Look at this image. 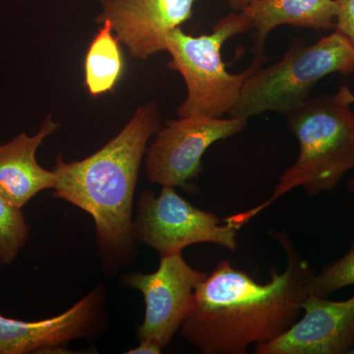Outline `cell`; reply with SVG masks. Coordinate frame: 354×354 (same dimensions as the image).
<instances>
[{
  "label": "cell",
  "mask_w": 354,
  "mask_h": 354,
  "mask_svg": "<svg viewBox=\"0 0 354 354\" xmlns=\"http://www.w3.org/2000/svg\"><path fill=\"white\" fill-rule=\"evenodd\" d=\"M272 236L286 254L285 272L274 266L270 281L259 283L223 260L198 286L181 334L202 353L245 354L251 344L277 339L299 318L316 272L286 232Z\"/></svg>",
  "instance_id": "1"
},
{
  "label": "cell",
  "mask_w": 354,
  "mask_h": 354,
  "mask_svg": "<svg viewBox=\"0 0 354 354\" xmlns=\"http://www.w3.org/2000/svg\"><path fill=\"white\" fill-rule=\"evenodd\" d=\"M160 129L157 104H147L101 150L77 162L58 157L53 169V196L92 216L100 255L109 271L134 256L133 198L147 144Z\"/></svg>",
  "instance_id": "2"
},
{
  "label": "cell",
  "mask_w": 354,
  "mask_h": 354,
  "mask_svg": "<svg viewBox=\"0 0 354 354\" xmlns=\"http://www.w3.org/2000/svg\"><path fill=\"white\" fill-rule=\"evenodd\" d=\"M354 95L348 86L334 95L309 97L288 115V127L299 144L297 160L279 177L272 196L256 208L230 216L243 227L247 221L290 191L302 187L316 196L337 187L354 169Z\"/></svg>",
  "instance_id": "3"
},
{
  "label": "cell",
  "mask_w": 354,
  "mask_h": 354,
  "mask_svg": "<svg viewBox=\"0 0 354 354\" xmlns=\"http://www.w3.org/2000/svg\"><path fill=\"white\" fill-rule=\"evenodd\" d=\"M250 29V23L241 11L221 18L209 35L190 36L180 27L169 32L167 51L171 60L167 66L181 74L187 87V95L177 109L179 118H221L230 113L241 97L244 83L264 64L266 57L258 53L245 71L232 74L223 62L221 48L227 39Z\"/></svg>",
  "instance_id": "4"
},
{
  "label": "cell",
  "mask_w": 354,
  "mask_h": 354,
  "mask_svg": "<svg viewBox=\"0 0 354 354\" xmlns=\"http://www.w3.org/2000/svg\"><path fill=\"white\" fill-rule=\"evenodd\" d=\"M354 72V46L335 31L311 46H293L279 62L262 66L247 79L230 118L276 111L288 115L310 97L319 81L330 74Z\"/></svg>",
  "instance_id": "5"
},
{
  "label": "cell",
  "mask_w": 354,
  "mask_h": 354,
  "mask_svg": "<svg viewBox=\"0 0 354 354\" xmlns=\"http://www.w3.org/2000/svg\"><path fill=\"white\" fill-rule=\"evenodd\" d=\"M241 228L234 221L221 220L215 214L193 206L171 186H162L158 196L148 190L140 195L133 237L160 256L183 253L186 247L198 243L216 244L234 251L239 248Z\"/></svg>",
  "instance_id": "6"
},
{
  "label": "cell",
  "mask_w": 354,
  "mask_h": 354,
  "mask_svg": "<svg viewBox=\"0 0 354 354\" xmlns=\"http://www.w3.org/2000/svg\"><path fill=\"white\" fill-rule=\"evenodd\" d=\"M246 121L205 115L167 121L147 153V177L162 186L189 190L190 181L202 171V157L209 147L243 131Z\"/></svg>",
  "instance_id": "7"
},
{
  "label": "cell",
  "mask_w": 354,
  "mask_h": 354,
  "mask_svg": "<svg viewBox=\"0 0 354 354\" xmlns=\"http://www.w3.org/2000/svg\"><path fill=\"white\" fill-rule=\"evenodd\" d=\"M193 269L183 253L160 256L152 274L131 272L122 277L128 288L139 290L145 299V316L138 330L139 341H150L164 348L171 342L189 313L195 291L207 278Z\"/></svg>",
  "instance_id": "8"
},
{
  "label": "cell",
  "mask_w": 354,
  "mask_h": 354,
  "mask_svg": "<svg viewBox=\"0 0 354 354\" xmlns=\"http://www.w3.org/2000/svg\"><path fill=\"white\" fill-rule=\"evenodd\" d=\"M104 304V290L99 286L53 318L27 322L0 314V354L48 353L93 337L101 329Z\"/></svg>",
  "instance_id": "9"
},
{
  "label": "cell",
  "mask_w": 354,
  "mask_h": 354,
  "mask_svg": "<svg viewBox=\"0 0 354 354\" xmlns=\"http://www.w3.org/2000/svg\"><path fill=\"white\" fill-rule=\"evenodd\" d=\"M304 315L266 344L256 354H344L354 346V297L344 301L310 293L302 304Z\"/></svg>",
  "instance_id": "10"
},
{
  "label": "cell",
  "mask_w": 354,
  "mask_h": 354,
  "mask_svg": "<svg viewBox=\"0 0 354 354\" xmlns=\"http://www.w3.org/2000/svg\"><path fill=\"white\" fill-rule=\"evenodd\" d=\"M195 0H101L97 22L109 21L130 55L146 59L167 50L169 32L192 16Z\"/></svg>",
  "instance_id": "11"
},
{
  "label": "cell",
  "mask_w": 354,
  "mask_h": 354,
  "mask_svg": "<svg viewBox=\"0 0 354 354\" xmlns=\"http://www.w3.org/2000/svg\"><path fill=\"white\" fill-rule=\"evenodd\" d=\"M58 127L50 115L32 136L21 133L0 145V194L18 208L23 209L41 191L55 188V171L41 167L36 155L44 140Z\"/></svg>",
  "instance_id": "12"
},
{
  "label": "cell",
  "mask_w": 354,
  "mask_h": 354,
  "mask_svg": "<svg viewBox=\"0 0 354 354\" xmlns=\"http://www.w3.org/2000/svg\"><path fill=\"white\" fill-rule=\"evenodd\" d=\"M241 12L255 29L258 53H262L268 35L279 26L332 29L335 25L337 6L335 0H255Z\"/></svg>",
  "instance_id": "13"
},
{
  "label": "cell",
  "mask_w": 354,
  "mask_h": 354,
  "mask_svg": "<svg viewBox=\"0 0 354 354\" xmlns=\"http://www.w3.org/2000/svg\"><path fill=\"white\" fill-rule=\"evenodd\" d=\"M101 24L85 59V85L93 97L113 90L124 67L120 41L113 35L111 23L104 21Z\"/></svg>",
  "instance_id": "14"
},
{
  "label": "cell",
  "mask_w": 354,
  "mask_h": 354,
  "mask_svg": "<svg viewBox=\"0 0 354 354\" xmlns=\"http://www.w3.org/2000/svg\"><path fill=\"white\" fill-rule=\"evenodd\" d=\"M30 228L22 209L0 194V264L10 265L24 248Z\"/></svg>",
  "instance_id": "15"
},
{
  "label": "cell",
  "mask_w": 354,
  "mask_h": 354,
  "mask_svg": "<svg viewBox=\"0 0 354 354\" xmlns=\"http://www.w3.org/2000/svg\"><path fill=\"white\" fill-rule=\"evenodd\" d=\"M354 285V242L341 259L326 267L320 274L312 278L311 293L318 297H327L335 290Z\"/></svg>",
  "instance_id": "16"
},
{
  "label": "cell",
  "mask_w": 354,
  "mask_h": 354,
  "mask_svg": "<svg viewBox=\"0 0 354 354\" xmlns=\"http://www.w3.org/2000/svg\"><path fill=\"white\" fill-rule=\"evenodd\" d=\"M335 31L341 32L354 46V0H335Z\"/></svg>",
  "instance_id": "17"
},
{
  "label": "cell",
  "mask_w": 354,
  "mask_h": 354,
  "mask_svg": "<svg viewBox=\"0 0 354 354\" xmlns=\"http://www.w3.org/2000/svg\"><path fill=\"white\" fill-rule=\"evenodd\" d=\"M162 348L155 342L150 341H140V344L136 348L129 349L127 354H160Z\"/></svg>",
  "instance_id": "18"
},
{
  "label": "cell",
  "mask_w": 354,
  "mask_h": 354,
  "mask_svg": "<svg viewBox=\"0 0 354 354\" xmlns=\"http://www.w3.org/2000/svg\"><path fill=\"white\" fill-rule=\"evenodd\" d=\"M253 1H255V0H228V3L234 10L242 11Z\"/></svg>",
  "instance_id": "19"
},
{
  "label": "cell",
  "mask_w": 354,
  "mask_h": 354,
  "mask_svg": "<svg viewBox=\"0 0 354 354\" xmlns=\"http://www.w3.org/2000/svg\"><path fill=\"white\" fill-rule=\"evenodd\" d=\"M348 187L349 191L354 194V177L353 178L349 179L348 183Z\"/></svg>",
  "instance_id": "20"
},
{
  "label": "cell",
  "mask_w": 354,
  "mask_h": 354,
  "mask_svg": "<svg viewBox=\"0 0 354 354\" xmlns=\"http://www.w3.org/2000/svg\"><path fill=\"white\" fill-rule=\"evenodd\" d=\"M348 353L354 354V346H353V348H351V351H349Z\"/></svg>",
  "instance_id": "21"
}]
</instances>
